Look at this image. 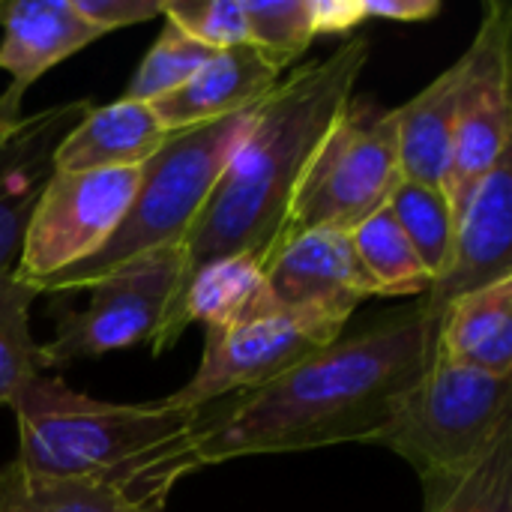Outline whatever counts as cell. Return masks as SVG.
I'll return each instance as SVG.
<instances>
[{"instance_id": "6da1fadb", "label": "cell", "mask_w": 512, "mask_h": 512, "mask_svg": "<svg viewBox=\"0 0 512 512\" xmlns=\"http://www.w3.org/2000/svg\"><path fill=\"white\" fill-rule=\"evenodd\" d=\"M438 351V318L423 306L339 336L276 381L201 408L189 435V465L246 456L303 453L348 441H372L399 399Z\"/></svg>"}, {"instance_id": "7a4b0ae2", "label": "cell", "mask_w": 512, "mask_h": 512, "mask_svg": "<svg viewBox=\"0 0 512 512\" xmlns=\"http://www.w3.org/2000/svg\"><path fill=\"white\" fill-rule=\"evenodd\" d=\"M369 48L366 36H354L333 54L297 66V72L282 78L276 90L255 105L246 135L228 156L183 240L186 264L177 300L189 279L216 258L249 252L270 264L285 240L303 171L333 120L354 99V87L369 63Z\"/></svg>"}, {"instance_id": "3957f363", "label": "cell", "mask_w": 512, "mask_h": 512, "mask_svg": "<svg viewBox=\"0 0 512 512\" xmlns=\"http://www.w3.org/2000/svg\"><path fill=\"white\" fill-rule=\"evenodd\" d=\"M18 420L15 462L33 474L120 486L162 507L168 489L192 471L189 435L198 411L114 405L36 375L12 402Z\"/></svg>"}, {"instance_id": "277c9868", "label": "cell", "mask_w": 512, "mask_h": 512, "mask_svg": "<svg viewBox=\"0 0 512 512\" xmlns=\"http://www.w3.org/2000/svg\"><path fill=\"white\" fill-rule=\"evenodd\" d=\"M252 114L255 105L222 120L171 132L165 144L141 165L132 204L111 240L87 261H78L30 288L36 294L81 291L144 252L183 243L228 156L246 135Z\"/></svg>"}, {"instance_id": "5b68a950", "label": "cell", "mask_w": 512, "mask_h": 512, "mask_svg": "<svg viewBox=\"0 0 512 512\" xmlns=\"http://www.w3.org/2000/svg\"><path fill=\"white\" fill-rule=\"evenodd\" d=\"M512 432V378L444 360L438 351L372 438L402 456L423 483H447L480 465Z\"/></svg>"}, {"instance_id": "8992f818", "label": "cell", "mask_w": 512, "mask_h": 512, "mask_svg": "<svg viewBox=\"0 0 512 512\" xmlns=\"http://www.w3.org/2000/svg\"><path fill=\"white\" fill-rule=\"evenodd\" d=\"M399 177L396 108L351 99L303 171L285 237L309 228H357L387 204Z\"/></svg>"}, {"instance_id": "52a82bcc", "label": "cell", "mask_w": 512, "mask_h": 512, "mask_svg": "<svg viewBox=\"0 0 512 512\" xmlns=\"http://www.w3.org/2000/svg\"><path fill=\"white\" fill-rule=\"evenodd\" d=\"M345 318L267 306L225 327H204V354L195 375L162 402L174 411H201L222 399L252 393L315 351L333 345Z\"/></svg>"}, {"instance_id": "ba28073f", "label": "cell", "mask_w": 512, "mask_h": 512, "mask_svg": "<svg viewBox=\"0 0 512 512\" xmlns=\"http://www.w3.org/2000/svg\"><path fill=\"white\" fill-rule=\"evenodd\" d=\"M183 264V243H174L105 273L87 288V306L66 315L54 330V339L39 345L42 372L144 342L153 345L177 303Z\"/></svg>"}, {"instance_id": "9c48e42d", "label": "cell", "mask_w": 512, "mask_h": 512, "mask_svg": "<svg viewBox=\"0 0 512 512\" xmlns=\"http://www.w3.org/2000/svg\"><path fill=\"white\" fill-rule=\"evenodd\" d=\"M141 168L51 171L24 228L15 276L36 285L96 255L123 222Z\"/></svg>"}, {"instance_id": "30bf717a", "label": "cell", "mask_w": 512, "mask_h": 512, "mask_svg": "<svg viewBox=\"0 0 512 512\" xmlns=\"http://www.w3.org/2000/svg\"><path fill=\"white\" fill-rule=\"evenodd\" d=\"M512 9L486 3L480 30L462 54V84L456 102L453 153L444 192L459 219L471 189L510 153L512 123Z\"/></svg>"}, {"instance_id": "8fae6325", "label": "cell", "mask_w": 512, "mask_h": 512, "mask_svg": "<svg viewBox=\"0 0 512 512\" xmlns=\"http://www.w3.org/2000/svg\"><path fill=\"white\" fill-rule=\"evenodd\" d=\"M267 288L282 309L324 312L345 321L363 300L378 297L351 234L342 228L288 234L267 264Z\"/></svg>"}, {"instance_id": "7c38bea8", "label": "cell", "mask_w": 512, "mask_h": 512, "mask_svg": "<svg viewBox=\"0 0 512 512\" xmlns=\"http://www.w3.org/2000/svg\"><path fill=\"white\" fill-rule=\"evenodd\" d=\"M501 279H512V153H504L471 189L456 219L450 264L420 306L432 318H441L453 300Z\"/></svg>"}, {"instance_id": "4fadbf2b", "label": "cell", "mask_w": 512, "mask_h": 512, "mask_svg": "<svg viewBox=\"0 0 512 512\" xmlns=\"http://www.w3.org/2000/svg\"><path fill=\"white\" fill-rule=\"evenodd\" d=\"M90 108L87 99H72L0 129V279L18 267L24 228L48 174L54 171L51 159L57 144Z\"/></svg>"}, {"instance_id": "5bb4252c", "label": "cell", "mask_w": 512, "mask_h": 512, "mask_svg": "<svg viewBox=\"0 0 512 512\" xmlns=\"http://www.w3.org/2000/svg\"><path fill=\"white\" fill-rule=\"evenodd\" d=\"M0 30V69L9 75L0 96V126L21 120L24 93L51 66L102 36L75 12L72 0H0Z\"/></svg>"}, {"instance_id": "9a60e30c", "label": "cell", "mask_w": 512, "mask_h": 512, "mask_svg": "<svg viewBox=\"0 0 512 512\" xmlns=\"http://www.w3.org/2000/svg\"><path fill=\"white\" fill-rule=\"evenodd\" d=\"M279 81L282 69L246 42L213 51L186 84L156 99L150 108L168 132H180L258 105Z\"/></svg>"}, {"instance_id": "2e32d148", "label": "cell", "mask_w": 512, "mask_h": 512, "mask_svg": "<svg viewBox=\"0 0 512 512\" xmlns=\"http://www.w3.org/2000/svg\"><path fill=\"white\" fill-rule=\"evenodd\" d=\"M267 306H273V297L267 288V264L258 255L243 252L216 258L189 279L174 312L168 315L150 348L162 354L177 345L189 324L225 327Z\"/></svg>"}, {"instance_id": "e0dca14e", "label": "cell", "mask_w": 512, "mask_h": 512, "mask_svg": "<svg viewBox=\"0 0 512 512\" xmlns=\"http://www.w3.org/2000/svg\"><path fill=\"white\" fill-rule=\"evenodd\" d=\"M156 111L147 102L117 99L90 108L54 150V171H102V168H141L168 138Z\"/></svg>"}, {"instance_id": "ac0fdd59", "label": "cell", "mask_w": 512, "mask_h": 512, "mask_svg": "<svg viewBox=\"0 0 512 512\" xmlns=\"http://www.w3.org/2000/svg\"><path fill=\"white\" fill-rule=\"evenodd\" d=\"M438 354L474 372L512 378V279L471 291L441 312Z\"/></svg>"}, {"instance_id": "d6986e66", "label": "cell", "mask_w": 512, "mask_h": 512, "mask_svg": "<svg viewBox=\"0 0 512 512\" xmlns=\"http://www.w3.org/2000/svg\"><path fill=\"white\" fill-rule=\"evenodd\" d=\"M462 84V57L447 66L414 99L396 108L399 123V174L414 183L441 186L450 171L456 102Z\"/></svg>"}, {"instance_id": "ffe728a7", "label": "cell", "mask_w": 512, "mask_h": 512, "mask_svg": "<svg viewBox=\"0 0 512 512\" xmlns=\"http://www.w3.org/2000/svg\"><path fill=\"white\" fill-rule=\"evenodd\" d=\"M0 512H162V507L120 486L33 474L12 459L0 468Z\"/></svg>"}, {"instance_id": "44dd1931", "label": "cell", "mask_w": 512, "mask_h": 512, "mask_svg": "<svg viewBox=\"0 0 512 512\" xmlns=\"http://www.w3.org/2000/svg\"><path fill=\"white\" fill-rule=\"evenodd\" d=\"M354 252L369 273L378 297H405V294H423L432 288V276L423 267L420 255L402 234L396 216L384 204L369 219H363L357 228L348 231Z\"/></svg>"}, {"instance_id": "7402d4cb", "label": "cell", "mask_w": 512, "mask_h": 512, "mask_svg": "<svg viewBox=\"0 0 512 512\" xmlns=\"http://www.w3.org/2000/svg\"><path fill=\"white\" fill-rule=\"evenodd\" d=\"M387 207L435 282L447 270L456 243V213L447 192L441 186L399 177L387 198Z\"/></svg>"}, {"instance_id": "603a6c76", "label": "cell", "mask_w": 512, "mask_h": 512, "mask_svg": "<svg viewBox=\"0 0 512 512\" xmlns=\"http://www.w3.org/2000/svg\"><path fill=\"white\" fill-rule=\"evenodd\" d=\"M423 512H512V432L459 480L423 483Z\"/></svg>"}, {"instance_id": "cb8c5ba5", "label": "cell", "mask_w": 512, "mask_h": 512, "mask_svg": "<svg viewBox=\"0 0 512 512\" xmlns=\"http://www.w3.org/2000/svg\"><path fill=\"white\" fill-rule=\"evenodd\" d=\"M36 291L15 273L0 279V405L15 402L27 381L42 375L39 345L30 333V303Z\"/></svg>"}, {"instance_id": "d4e9b609", "label": "cell", "mask_w": 512, "mask_h": 512, "mask_svg": "<svg viewBox=\"0 0 512 512\" xmlns=\"http://www.w3.org/2000/svg\"><path fill=\"white\" fill-rule=\"evenodd\" d=\"M210 54L213 51L207 45L195 42L180 27H174L168 18H162V30L156 36V42L150 45V51L144 54L141 66L135 69L123 99L153 105L156 99H162V96L174 93L180 84H186Z\"/></svg>"}, {"instance_id": "484cf974", "label": "cell", "mask_w": 512, "mask_h": 512, "mask_svg": "<svg viewBox=\"0 0 512 512\" xmlns=\"http://www.w3.org/2000/svg\"><path fill=\"white\" fill-rule=\"evenodd\" d=\"M249 45L282 72L303 57L315 39L312 0H243Z\"/></svg>"}, {"instance_id": "4316f807", "label": "cell", "mask_w": 512, "mask_h": 512, "mask_svg": "<svg viewBox=\"0 0 512 512\" xmlns=\"http://www.w3.org/2000/svg\"><path fill=\"white\" fill-rule=\"evenodd\" d=\"M162 18L210 51L249 42L243 0H165Z\"/></svg>"}, {"instance_id": "83f0119b", "label": "cell", "mask_w": 512, "mask_h": 512, "mask_svg": "<svg viewBox=\"0 0 512 512\" xmlns=\"http://www.w3.org/2000/svg\"><path fill=\"white\" fill-rule=\"evenodd\" d=\"M75 12L99 33L144 24L162 15L165 0H72Z\"/></svg>"}, {"instance_id": "f1b7e54d", "label": "cell", "mask_w": 512, "mask_h": 512, "mask_svg": "<svg viewBox=\"0 0 512 512\" xmlns=\"http://www.w3.org/2000/svg\"><path fill=\"white\" fill-rule=\"evenodd\" d=\"M363 0H312V27L318 33H348L363 24Z\"/></svg>"}, {"instance_id": "f546056e", "label": "cell", "mask_w": 512, "mask_h": 512, "mask_svg": "<svg viewBox=\"0 0 512 512\" xmlns=\"http://www.w3.org/2000/svg\"><path fill=\"white\" fill-rule=\"evenodd\" d=\"M441 12L438 0H363L366 18H387V21H423Z\"/></svg>"}, {"instance_id": "4dcf8cb0", "label": "cell", "mask_w": 512, "mask_h": 512, "mask_svg": "<svg viewBox=\"0 0 512 512\" xmlns=\"http://www.w3.org/2000/svg\"><path fill=\"white\" fill-rule=\"evenodd\" d=\"M0 129H3V126H0Z\"/></svg>"}]
</instances>
